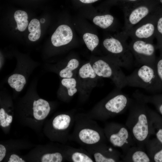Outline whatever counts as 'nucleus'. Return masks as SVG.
I'll return each instance as SVG.
<instances>
[{"label": "nucleus", "mask_w": 162, "mask_h": 162, "mask_svg": "<svg viewBox=\"0 0 162 162\" xmlns=\"http://www.w3.org/2000/svg\"><path fill=\"white\" fill-rule=\"evenodd\" d=\"M114 20V18L112 15L106 14L95 16L93 19V22L101 28L106 29L112 25Z\"/></svg>", "instance_id": "obj_18"}, {"label": "nucleus", "mask_w": 162, "mask_h": 162, "mask_svg": "<svg viewBox=\"0 0 162 162\" xmlns=\"http://www.w3.org/2000/svg\"><path fill=\"white\" fill-rule=\"evenodd\" d=\"M94 156L95 160L96 162H114L116 161L114 159L106 157L99 152L95 153Z\"/></svg>", "instance_id": "obj_27"}, {"label": "nucleus", "mask_w": 162, "mask_h": 162, "mask_svg": "<svg viewBox=\"0 0 162 162\" xmlns=\"http://www.w3.org/2000/svg\"><path fill=\"white\" fill-rule=\"evenodd\" d=\"M128 37L122 32L118 38H107L103 43L104 47L110 54L108 58L126 68H131L134 63L133 56L126 41Z\"/></svg>", "instance_id": "obj_3"}, {"label": "nucleus", "mask_w": 162, "mask_h": 162, "mask_svg": "<svg viewBox=\"0 0 162 162\" xmlns=\"http://www.w3.org/2000/svg\"><path fill=\"white\" fill-rule=\"evenodd\" d=\"M158 139L162 143V129L159 130L156 134Z\"/></svg>", "instance_id": "obj_33"}, {"label": "nucleus", "mask_w": 162, "mask_h": 162, "mask_svg": "<svg viewBox=\"0 0 162 162\" xmlns=\"http://www.w3.org/2000/svg\"><path fill=\"white\" fill-rule=\"evenodd\" d=\"M83 40L88 48L92 51L98 45L99 39L96 35L89 33H86L83 36Z\"/></svg>", "instance_id": "obj_21"}, {"label": "nucleus", "mask_w": 162, "mask_h": 162, "mask_svg": "<svg viewBox=\"0 0 162 162\" xmlns=\"http://www.w3.org/2000/svg\"><path fill=\"white\" fill-rule=\"evenodd\" d=\"M135 62L138 67L144 64L154 65L156 59V46L153 42L140 40H132L128 44Z\"/></svg>", "instance_id": "obj_5"}, {"label": "nucleus", "mask_w": 162, "mask_h": 162, "mask_svg": "<svg viewBox=\"0 0 162 162\" xmlns=\"http://www.w3.org/2000/svg\"><path fill=\"white\" fill-rule=\"evenodd\" d=\"M71 121L70 116L66 114H61L56 116L53 119L52 125L57 130H63L67 128Z\"/></svg>", "instance_id": "obj_16"}, {"label": "nucleus", "mask_w": 162, "mask_h": 162, "mask_svg": "<svg viewBox=\"0 0 162 162\" xmlns=\"http://www.w3.org/2000/svg\"><path fill=\"white\" fill-rule=\"evenodd\" d=\"M4 110L1 108L0 110V123L2 127H5L8 125V122L6 121V115Z\"/></svg>", "instance_id": "obj_28"}, {"label": "nucleus", "mask_w": 162, "mask_h": 162, "mask_svg": "<svg viewBox=\"0 0 162 162\" xmlns=\"http://www.w3.org/2000/svg\"><path fill=\"white\" fill-rule=\"evenodd\" d=\"M16 29H18V28H17V27H16Z\"/></svg>", "instance_id": "obj_37"}, {"label": "nucleus", "mask_w": 162, "mask_h": 162, "mask_svg": "<svg viewBox=\"0 0 162 162\" xmlns=\"http://www.w3.org/2000/svg\"><path fill=\"white\" fill-rule=\"evenodd\" d=\"M28 29L30 32L28 36L29 40L35 41L39 38L41 29L40 22L38 20L34 19L32 20L28 25Z\"/></svg>", "instance_id": "obj_14"}, {"label": "nucleus", "mask_w": 162, "mask_h": 162, "mask_svg": "<svg viewBox=\"0 0 162 162\" xmlns=\"http://www.w3.org/2000/svg\"><path fill=\"white\" fill-rule=\"evenodd\" d=\"M8 82L11 87L14 88L17 92H20L23 88L26 83V81L23 75L14 74L8 78Z\"/></svg>", "instance_id": "obj_15"}, {"label": "nucleus", "mask_w": 162, "mask_h": 162, "mask_svg": "<svg viewBox=\"0 0 162 162\" xmlns=\"http://www.w3.org/2000/svg\"><path fill=\"white\" fill-rule=\"evenodd\" d=\"M92 66L97 76L111 79L117 88L122 89L127 86L126 76L120 67L109 58L99 60Z\"/></svg>", "instance_id": "obj_4"}, {"label": "nucleus", "mask_w": 162, "mask_h": 162, "mask_svg": "<svg viewBox=\"0 0 162 162\" xmlns=\"http://www.w3.org/2000/svg\"><path fill=\"white\" fill-rule=\"evenodd\" d=\"M79 63L76 59H72L68 62L66 67L62 70L59 74L60 77L63 78H70L73 75L72 71L79 66Z\"/></svg>", "instance_id": "obj_19"}, {"label": "nucleus", "mask_w": 162, "mask_h": 162, "mask_svg": "<svg viewBox=\"0 0 162 162\" xmlns=\"http://www.w3.org/2000/svg\"><path fill=\"white\" fill-rule=\"evenodd\" d=\"M45 22V19L44 18H41L40 20V22L41 23H44Z\"/></svg>", "instance_id": "obj_36"}, {"label": "nucleus", "mask_w": 162, "mask_h": 162, "mask_svg": "<svg viewBox=\"0 0 162 162\" xmlns=\"http://www.w3.org/2000/svg\"><path fill=\"white\" fill-rule=\"evenodd\" d=\"M8 162H25L21 158L17 155L15 154H12L11 155Z\"/></svg>", "instance_id": "obj_29"}, {"label": "nucleus", "mask_w": 162, "mask_h": 162, "mask_svg": "<svg viewBox=\"0 0 162 162\" xmlns=\"http://www.w3.org/2000/svg\"><path fill=\"white\" fill-rule=\"evenodd\" d=\"M158 9L133 27L127 34L128 36L130 37L132 40L153 42L155 36Z\"/></svg>", "instance_id": "obj_6"}, {"label": "nucleus", "mask_w": 162, "mask_h": 162, "mask_svg": "<svg viewBox=\"0 0 162 162\" xmlns=\"http://www.w3.org/2000/svg\"><path fill=\"white\" fill-rule=\"evenodd\" d=\"M6 149L2 145H0V162H1L5 156Z\"/></svg>", "instance_id": "obj_31"}, {"label": "nucleus", "mask_w": 162, "mask_h": 162, "mask_svg": "<svg viewBox=\"0 0 162 162\" xmlns=\"http://www.w3.org/2000/svg\"><path fill=\"white\" fill-rule=\"evenodd\" d=\"M155 66L157 75L162 85V56L156 58Z\"/></svg>", "instance_id": "obj_26"}, {"label": "nucleus", "mask_w": 162, "mask_h": 162, "mask_svg": "<svg viewBox=\"0 0 162 162\" xmlns=\"http://www.w3.org/2000/svg\"><path fill=\"white\" fill-rule=\"evenodd\" d=\"M126 78L127 86L154 93L162 91V85L157 75L155 65L144 64L138 67Z\"/></svg>", "instance_id": "obj_1"}, {"label": "nucleus", "mask_w": 162, "mask_h": 162, "mask_svg": "<svg viewBox=\"0 0 162 162\" xmlns=\"http://www.w3.org/2000/svg\"><path fill=\"white\" fill-rule=\"evenodd\" d=\"M128 136V130L123 127L121 128L117 133L111 135L110 140L114 146L120 147L127 142Z\"/></svg>", "instance_id": "obj_13"}, {"label": "nucleus", "mask_w": 162, "mask_h": 162, "mask_svg": "<svg viewBox=\"0 0 162 162\" xmlns=\"http://www.w3.org/2000/svg\"><path fill=\"white\" fill-rule=\"evenodd\" d=\"M79 138L83 143L87 144L96 143L100 140L98 132L95 130L85 128L80 130L78 134Z\"/></svg>", "instance_id": "obj_11"}, {"label": "nucleus", "mask_w": 162, "mask_h": 162, "mask_svg": "<svg viewBox=\"0 0 162 162\" xmlns=\"http://www.w3.org/2000/svg\"><path fill=\"white\" fill-rule=\"evenodd\" d=\"M160 5L155 0H141L122 6L124 18L122 32L127 35L133 27L156 11Z\"/></svg>", "instance_id": "obj_2"}, {"label": "nucleus", "mask_w": 162, "mask_h": 162, "mask_svg": "<svg viewBox=\"0 0 162 162\" xmlns=\"http://www.w3.org/2000/svg\"><path fill=\"white\" fill-rule=\"evenodd\" d=\"M132 160L134 162H148L150 159L144 152L138 151L135 152L132 156Z\"/></svg>", "instance_id": "obj_25"}, {"label": "nucleus", "mask_w": 162, "mask_h": 162, "mask_svg": "<svg viewBox=\"0 0 162 162\" xmlns=\"http://www.w3.org/2000/svg\"><path fill=\"white\" fill-rule=\"evenodd\" d=\"M141 0H117L118 3L122 6L128 4L138 2Z\"/></svg>", "instance_id": "obj_32"}, {"label": "nucleus", "mask_w": 162, "mask_h": 162, "mask_svg": "<svg viewBox=\"0 0 162 162\" xmlns=\"http://www.w3.org/2000/svg\"><path fill=\"white\" fill-rule=\"evenodd\" d=\"M132 132L135 138L140 141L146 139L148 133V125L147 117L144 114L138 117L137 122L134 127Z\"/></svg>", "instance_id": "obj_9"}, {"label": "nucleus", "mask_w": 162, "mask_h": 162, "mask_svg": "<svg viewBox=\"0 0 162 162\" xmlns=\"http://www.w3.org/2000/svg\"><path fill=\"white\" fill-rule=\"evenodd\" d=\"M154 159L156 162H162V149L155 154Z\"/></svg>", "instance_id": "obj_30"}, {"label": "nucleus", "mask_w": 162, "mask_h": 162, "mask_svg": "<svg viewBox=\"0 0 162 162\" xmlns=\"http://www.w3.org/2000/svg\"><path fill=\"white\" fill-rule=\"evenodd\" d=\"M62 84L68 89V95L72 96L77 92L76 88V82L74 78H64L61 81Z\"/></svg>", "instance_id": "obj_22"}, {"label": "nucleus", "mask_w": 162, "mask_h": 162, "mask_svg": "<svg viewBox=\"0 0 162 162\" xmlns=\"http://www.w3.org/2000/svg\"><path fill=\"white\" fill-rule=\"evenodd\" d=\"M71 159L74 162H93L92 159L87 154L80 152H76L71 155Z\"/></svg>", "instance_id": "obj_24"}, {"label": "nucleus", "mask_w": 162, "mask_h": 162, "mask_svg": "<svg viewBox=\"0 0 162 162\" xmlns=\"http://www.w3.org/2000/svg\"><path fill=\"white\" fill-rule=\"evenodd\" d=\"M14 17L16 22L18 29L21 32L25 31L28 23L27 13L24 11L17 10L15 12Z\"/></svg>", "instance_id": "obj_17"}, {"label": "nucleus", "mask_w": 162, "mask_h": 162, "mask_svg": "<svg viewBox=\"0 0 162 162\" xmlns=\"http://www.w3.org/2000/svg\"><path fill=\"white\" fill-rule=\"evenodd\" d=\"M73 37L72 30L70 27L65 25L59 26L53 33L51 38L52 44L58 47L68 44Z\"/></svg>", "instance_id": "obj_7"}, {"label": "nucleus", "mask_w": 162, "mask_h": 162, "mask_svg": "<svg viewBox=\"0 0 162 162\" xmlns=\"http://www.w3.org/2000/svg\"><path fill=\"white\" fill-rule=\"evenodd\" d=\"M80 77L82 79H94L97 76L91 64L87 63L83 65L79 72Z\"/></svg>", "instance_id": "obj_20"}, {"label": "nucleus", "mask_w": 162, "mask_h": 162, "mask_svg": "<svg viewBox=\"0 0 162 162\" xmlns=\"http://www.w3.org/2000/svg\"><path fill=\"white\" fill-rule=\"evenodd\" d=\"M6 122L9 123H10L12 121V116H11L8 115L7 113H6Z\"/></svg>", "instance_id": "obj_34"}, {"label": "nucleus", "mask_w": 162, "mask_h": 162, "mask_svg": "<svg viewBox=\"0 0 162 162\" xmlns=\"http://www.w3.org/2000/svg\"><path fill=\"white\" fill-rule=\"evenodd\" d=\"M62 160V157L59 153L46 154L43 155L41 158L42 162H61Z\"/></svg>", "instance_id": "obj_23"}, {"label": "nucleus", "mask_w": 162, "mask_h": 162, "mask_svg": "<svg viewBox=\"0 0 162 162\" xmlns=\"http://www.w3.org/2000/svg\"><path fill=\"white\" fill-rule=\"evenodd\" d=\"M80 2L84 3H91L94 2L98 0H79Z\"/></svg>", "instance_id": "obj_35"}, {"label": "nucleus", "mask_w": 162, "mask_h": 162, "mask_svg": "<svg viewBox=\"0 0 162 162\" xmlns=\"http://www.w3.org/2000/svg\"><path fill=\"white\" fill-rule=\"evenodd\" d=\"M155 38L157 40L156 48L162 56V6L160 5L157 11V18Z\"/></svg>", "instance_id": "obj_12"}, {"label": "nucleus", "mask_w": 162, "mask_h": 162, "mask_svg": "<svg viewBox=\"0 0 162 162\" xmlns=\"http://www.w3.org/2000/svg\"><path fill=\"white\" fill-rule=\"evenodd\" d=\"M128 99L125 94L119 93L110 99L105 104L104 107L107 111L118 113L127 106Z\"/></svg>", "instance_id": "obj_8"}, {"label": "nucleus", "mask_w": 162, "mask_h": 162, "mask_svg": "<svg viewBox=\"0 0 162 162\" xmlns=\"http://www.w3.org/2000/svg\"><path fill=\"white\" fill-rule=\"evenodd\" d=\"M33 109L34 118L38 120H41L47 116L50 108L47 101L44 99H39L34 101Z\"/></svg>", "instance_id": "obj_10"}]
</instances>
